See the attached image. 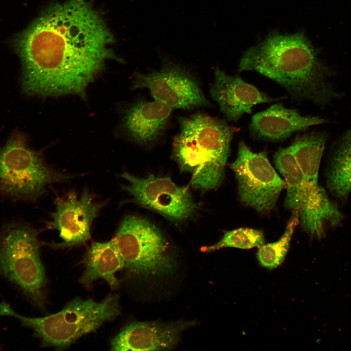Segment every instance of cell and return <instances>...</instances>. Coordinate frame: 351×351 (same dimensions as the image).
<instances>
[{
    "label": "cell",
    "mask_w": 351,
    "mask_h": 351,
    "mask_svg": "<svg viewBox=\"0 0 351 351\" xmlns=\"http://www.w3.org/2000/svg\"><path fill=\"white\" fill-rule=\"evenodd\" d=\"M273 159L286 183L285 208L298 211L303 230L312 237L322 238L325 225H339L343 219L342 213L330 200L318 182L308 179L303 174L290 147L279 149Z\"/></svg>",
    "instance_id": "5"
},
{
    "label": "cell",
    "mask_w": 351,
    "mask_h": 351,
    "mask_svg": "<svg viewBox=\"0 0 351 351\" xmlns=\"http://www.w3.org/2000/svg\"><path fill=\"white\" fill-rule=\"evenodd\" d=\"M36 230L20 224L6 226L0 237V274L17 285L36 306L46 304L47 280Z\"/></svg>",
    "instance_id": "7"
},
{
    "label": "cell",
    "mask_w": 351,
    "mask_h": 351,
    "mask_svg": "<svg viewBox=\"0 0 351 351\" xmlns=\"http://www.w3.org/2000/svg\"><path fill=\"white\" fill-rule=\"evenodd\" d=\"M173 109L154 100L138 101L127 110L124 117V129L136 143L147 145L157 140L166 130Z\"/></svg>",
    "instance_id": "16"
},
{
    "label": "cell",
    "mask_w": 351,
    "mask_h": 351,
    "mask_svg": "<svg viewBox=\"0 0 351 351\" xmlns=\"http://www.w3.org/2000/svg\"><path fill=\"white\" fill-rule=\"evenodd\" d=\"M98 201L93 194L84 191L78 195L69 191L55 199V211L47 227L59 231L62 242L54 244V248L73 247L85 244L90 239L93 221L105 205Z\"/></svg>",
    "instance_id": "12"
},
{
    "label": "cell",
    "mask_w": 351,
    "mask_h": 351,
    "mask_svg": "<svg viewBox=\"0 0 351 351\" xmlns=\"http://www.w3.org/2000/svg\"><path fill=\"white\" fill-rule=\"evenodd\" d=\"M71 176L47 166L39 153L31 150L20 133L0 146V191L11 197L35 199L49 184Z\"/></svg>",
    "instance_id": "8"
},
{
    "label": "cell",
    "mask_w": 351,
    "mask_h": 351,
    "mask_svg": "<svg viewBox=\"0 0 351 351\" xmlns=\"http://www.w3.org/2000/svg\"><path fill=\"white\" fill-rule=\"evenodd\" d=\"M119 302L117 294L109 295L100 302L77 297L57 313L28 317L17 313L3 301L0 303V315L16 318L23 326L32 329L43 347L63 350L118 316L120 314Z\"/></svg>",
    "instance_id": "4"
},
{
    "label": "cell",
    "mask_w": 351,
    "mask_h": 351,
    "mask_svg": "<svg viewBox=\"0 0 351 351\" xmlns=\"http://www.w3.org/2000/svg\"><path fill=\"white\" fill-rule=\"evenodd\" d=\"M80 263L85 270L78 282L87 289L99 278L105 280L113 290L119 286L120 281L115 273L124 269L125 265L114 239L93 243Z\"/></svg>",
    "instance_id": "17"
},
{
    "label": "cell",
    "mask_w": 351,
    "mask_h": 351,
    "mask_svg": "<svg viewBox=\"0 0 351 351\" xmlns=\"http://www.w3.org/2000/svg\"><path fill=\"white\" fill-rule=\"evenodd\" d=\"M264 241V236L260 231L241 228L225 232L218 242L204 248L203 251L210 252L228 247L249 249L260 246Z\"/></svg>",
    "instance_id": "21"
},
{
    "label": "cell",
    "mask_w": 351,
    "mask_h": 351,
    "mask_svg": "<svg viewBox=\"0 0 351 351\" xmlns=\"http://www.w3.org/2000/svg\"><path fill=\"white\" fill-rule=\"evenodd\" d=\"M173 156L181 170L191 175L194 188L205 191L221 184L231 142L239 128L203 113L178 118Z\"/></svg>",
    "instance_id": "3"
},
{
    "label": "cell",
    "mask_w": 351,
    "mask_h": 351,
    "mask_svg": "<svg viewBox=\"0 0 351 351\" xmlns=\"http://www.w3.org/2000/svg\"><path fill=\"white\" fill-rule=\"evenodd\" d=\"M299 222L297 211H293L283 235L277 241L262 245L257 257L260 264L268 269H274L284 261L288 251L290 241L296 225Z\"/></svg>",
    "instance_id": "20"
},
{
    "label": "cell",
    "mask_w": 351,
    "mask_h": 351,
    "mask_svg": "<svg viewBox=\"0 0 351 351\" xmlns=\"http://www.w3.org/2000/svg\"><path fill=\"white\" fill-rule=\"evenodd\" d=\"M214 76L210 93L227 120L236 122L243 114H251L254 105L279 100L271 98L238 75L226 74L219 67L215 68Z\"/></svg>",
    "instance_id": "14"
},
{
    "label": "cell",
    "mask_w": 351,
    "mask_h": 351,
    "mask_svg": "<svg viewBox=\"0 0 351 351\" xmlns=\"http://www.w3.org/2000/svg\"><path fill=\"white\" fill-rule=\"evenodd\" d=\"M230 167L237 180L243 203L261 213L274 208L286 183L273 167L266 153H254L241 141L237 157Z\"/></svg>",
    "instance_id": "9"
},
{
    "label": "cell",
    "mask_w": 351,
    "mask_h": 351,
    "mask_svg": "<svg viewBox=\"0 0 351 351\" xmlns=\"http://www.w3.org/2000/svg\"><path fill=\"white\" fill-rule=\"evenodd\" d=\"M121 176L128 182L122 188L133 196L134 202L170 220H186L197 209L188 188L176 185L169 177L150 175L140 178L127 172Z\"/></svg>",
    "instance_id": "11"
},
{
    "label": "cell",
    "mask_w": 351,
    "mask_h": 351,
    "mask_svg": "<svg viewBox=\"0 0 351 351\" xmlns=\"http://www.w3.org/2000/svg\"><path fill=\"white\" fill-rule=\"evenodd\" d=\"M195 325V321L180 320L161 323L139 322L126 326L111 342L112 351H162L177 344L180 334Z\"/></svg>",
    "instance_id": "13"
},
{
    "label": "cell",
    "mask_w": 351,
    "mask_h": 351,
    "mask_svg": "<svg viewBox=\"0 0 351 351\" xmlns=\"http://www.w3.org/2000/svg\"><path fill=\"white\" fill-rule=\"evenodd\" d=\"M132 87L148 89L154 100L173 109L192 110L212 106L191 71L169 60H164L158 70L136 73Z\"/></svg>",
    "instance_id": "10"
},
{
    "label": "cell",
    "mask_w": 351,
    "mask_h": 351,
    "mask_svg": "<svg viewBox=\"0 0 351 351\" xmlns=\"http://www.w3.org/2000/svg\"><path fill=\"white\" fill-rule=\"evenodd\" d=\"M327 138L324 132H312L297 136L289 146L302 172L318 182V172Z\"/></svg>",
    "instance_id": "18"
},
{
    "label": "cell",
    "mask_w": 351,
    "mask_h": 351,
    "mask_svg": "<svg viewBox=\"0 0 351 351\" xmlns=\"http://www.w3.org/2000/svg\"><path fill=\"white\" fill-rule=\"evenodd\" d=\"M254 71L283 87L292 98L324 107L339 97L328 78L331 70L321 61L304 33H270L245 51L238 71Z\"/></svg>",
    "instance_id": "2"
},
{
    "label": "cell",
    "mask_w": 351,
    "mask_h": 351,
    "mask_svg": "<svg viewBox=\"0 0 351 351\" xmlns=\"http://www.w3.org/2000/svg\"><path fill=\"white\" fill-rule=\"evenodd\" d=\"M326 122L319 117L303 116L298 110L286 108L282 103H278L254 115L249 131L256 139L276 142L289 137L294 133Z\"/></svg>",
    "instance_id": "15"
},
{
    "label": "cell",
    "mask_w": 351,
    "mask_h": 351,
    "mask_svg": "<svg viewBox=\"0 0 351 351\" xmlns=\"http://www.w3.org/2000/svg\"><path fill=\"white\" fill-rule=\"evenodd\" d=\"M113 42L102 17L86 0L51 6L13 39L22 90L31 95H84L105 61L114 58Z\"/></svg>",
    "instance_id": "1"
},
{
    "label": "cell",
    "mask_w": 351,
    "mask_h": 351,
    "mask_svg": "<svg viewBox=\"0 0 351 351\" xmlns=\"http://www.w3.org/2000/svg\"><path fill=\"white\" fill-rule=\"evenodd\" d=\"M327 185L340 198L351 192V130L343 135L337 144L328 171Z\"/></svg>",
    "instance_id": "19"
},
{
    "label": "cell",
    "mask_w": 351,
    "mask_h": 351,
    "mask_svg": "<svg viewBox=\"0 0 351 351\" xmlns=\"http://www.w3.org/2000/svg\"><path fill=\"white\" fill-rule=\"evenodd\" d=\"M128 273L153 278L171 274L176 267L172 249L159 229L148 220L128 215L114 238Z\"/></svg>",
    "instance_id": "6"
}]
</instances>
